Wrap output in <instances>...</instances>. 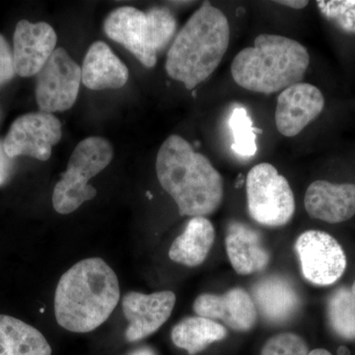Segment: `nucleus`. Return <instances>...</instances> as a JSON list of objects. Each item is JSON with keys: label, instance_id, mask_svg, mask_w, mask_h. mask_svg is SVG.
<instances>
[{"label": "nucleus", "instance_id": "f257e3e1", "mask_svg": "<svg viewBox=\"0 0 355 355\" xmlns=\"http://www.w3.org/2000/svg\"><path fill=\"white\" fill-rule=\"evenodd\" d=\"M120 297L113 268L102 259H85L71 266L58 282L55 319L67 331L90 333L109 319Z\"/></svg>", "mask_w": 355, "mask_h": 355}, {"label": "nucleus", "instance_id": "f03ea898", "mask_svg": "<svg viewBox=\"0 0 355 355\" xmlns=\"http://www.w3.org/2000/svg\"><path fill=\"white\" fill-rule=\"evenodd\" d=\"M156 174L182 216H209L221 205L220 173L180 135H173L163 142L156 158Z\"/></svg>", "mask_w": 355, "mask_h": 355}, {"label": "nucleus", "instance_id": "7ed1b4c3", "mask_svg": "<svg viewBox=\"0 0 355 355\" xmlns=\"http://www.w3.org/2000/svg\"><path fill=\"white\" fill-rule=\"evenodd\" d=\"M230 26L225 14L203 2L178 33L167 53L166 71L191 90L209 78L228 50Z\"/></svg>", "mask_w": 355, "mask_h": 355}, {"label": "nucleus", "instance_id": "20e7f679", "mask_svg": "<svg viewBox=\"0 0 355 355\" xmlns=\"http://www.w3.org/2000/svg\"><path fill=\"white\" fill-rule=\"evenodd\" d=\"M309 64V53L302 44L263 34L254 39L253 46L237 53L231 73L240 87L268 95L300 83Z\"/></svg>", "mask_w": 355, "mask_h": 355}, {"label": "nucleus", "instance_id": "39448f33", "mask_svg": "<svg viewBox=\"0 0 355 355\" xmlns=\"http://www.w3.org/2000/svg\"><path fill=\"white\" fill-rule=\"evenodd\" d=\"M113 147L102 137H88L76 146L70 156L67 171L55 184L53 205L60 214H69L84 202L97 196L89 180L99 174L111 163Z\"/></svg>", "mask_w": 355, "mask_h": 355}, {"label": "nucleus", "instance_id": "423d86ee", "mask_svg": "<svg viewBox=\"0 0 355 355\" xmlns=\"http://www.w3.org/2000/svg\"><path fill=\"white\" fill-rule=\"evenodd\" d=\"M246 193L250 216L261 225L279 227L294 216L295 198L291 184L270 163H260L250 170Z\"/></svg>", "mask_w": 355, "mask_h": 355}, {"label": "nucleus", "instance_id": "0eeeda50", "mask_svg": "<svg viewBox=\"0 0 355 355\" xmlns=\"http://www.w3.org/2000/svg\"><path fill=\"white\" fill-rule=\"evenodd\" d=\"M294 249L303 277L315 286H331L347 270V256L343 247L324 231H305L296 240Z\"/></svg>", "mask_w": 355, "mask_h": 355}, {"label": "nucleus", "instance_id": "6e6552de", "mask_svg": "<svg viewBox=\"0 0 355 355\" xmlns=\"http://www.w3.org/2000/svg\"><path fill=\"white\" fill-rule=\"evenodd\" d=\"M81 78V67L64 49H55L38 73L36 99L40 111L51 114L71 108L78 96Z\"/></svg>", "mask_w": 355, "mask_h": 355}, {"label": "nucleus", "instance_id": "1a4fd4ad", "mask_svg": "<svg viewBox=\"0 0 355 355\" xmlns=\"http://www.w3.org/2000/svg\"><path fill=\"white\" fill-rule=\"evenodd\" d=\"M62 135V123L53 114H26L11 125L4 140V151L9 158L29 156L46 161Z\"/></svg>", "mask_w": 355, "mask_h": 355}, {"label": "nucleus", "instance_id": "9d476101", "mask_svg": "<svg viewBox=\"0 0 355 355\" xmlns=\"http://www.w3.org/2000/svg\"><path fill=\"white\" fill-rule=\"evenodd\" d=\"M175 304L176 295L172 291L128 292L123 298V315L128 321L125 340L139 342L157 331L171 317Z\"/></svg>", "mask_w": 355, "mask_h": 355}, {"label": "nucleus", "instance_id": "9b49d317", "mask_svg": "<svg viewBox=\"0 0 355 355\" xmlns=\"http://www.w3.org/2000/svg\"><path fill=\"white\" fill-rule=\"evenodd\" d=\"M107 36L125 46L142 64L151 69L157 62L146 13L132 6L112 11L104 22Z\"/></svg>", "mask_w": 355, "mask_h": 355}, {"label": "nucleus", "instance_id": "f8f14e48", "mask_svg": "<svg viewBox=\"0 0 355 355\" xmlns=\"http://www.w3.org/2000/svg\"><path fill=\"white\" fill-rule=\"evenodd\" d=\"M324 108L319 88L310 83H296L282 91L275 108V125L286 137L299 135Z\"/></svg>", "mask_w": 355, "mask_h": 355}, {"label": "nucleus", "instance_id": "ddd939ff", "mask_svg": "<svg viewBox=\"0 0 355 355\" xmlns=\"http://www.w3.org/2000/svg\"><path fill=\"white\" fill-rule=\"evenodd\" d=\"M193 309L197 316L221 321L240 333L251 331L258 319L253 298L241 287H235L223 294H200L196 298Z\"/></svg>", "mask_w": 355, "mask_h": 355}, {"label": "nucleus", "instance_id": "4468645a", "mask_svg": "<svg viewBox=\"0 0 355 355\" xmlns=\"http://www.w3.org/2000/svg\"><path fill=\"white\" fill-rule=\"evenodd\" d=\"M58 37L46 22L21 20L14 32V67L21 77L36 76L55 51Z\"/></svg>", "mask_w": 355, "mask_h": 355}, {"label": "nucleus", "instance_id": "2eb2a0df", "mask_svg": "<svg viewBox=\"0 0 355 355\" xmlns=\"http://www.w3.org/2000/svg\"><path fill=\"white\" fill-rule=\"evenodd\" d=\"M306 211L312 218L336 224L355 216V184L313 182L304 198Z\"/></svg>", "mask_w": 355, "mask_h": 355}, {"label": "nucleus", "instance_id": "dca6fc26", "mask_svg": "<svg viewBox=\"0 0 355 355\" xmlns=\"http://www.w3.org/2000/svg\"><path fill=\"white\" fill-rule=\"evenodd\" d=\"M225 247L229 261L238 275L261 272L270 263V254L263 246L260 233L242 222H230Z\"/></svg>", "mask_w": 355, "mask_h": 355}, {"label": "nucleus", "instance_id": "f3484780", "mask_svg": "<svg viewBox=\"0 0 355 355\" xmlns=\"http://www.w3.org/2000/svg\"><path fill=\"white\" fill-rule=\"evenodd\" d=\"M252 294L257 310L272 323H284L291 319L300 306V298L291 282L279 275L257 282Z\"/></svg>", "mask_w": 355, "mask_h": 355}, {"label": "nucleus", "instance_id": "a211bd4d", "mask_svg": "<svg viewBox=\"0 0 355 355\" xmlns=\"http://www.w3.org/2000/svg\"><path fill=\"white\" fill-rule=\"evenodd\" d=\"M81 76L91 90L119 89L128 83V70L106 44L95 42L84 58Z\"/></svg>", "mask_w": 355, "mask_h": 355}, {"label": "nucleus", "instance_id": "6ab92c4d", "mask_svg": "<svg viewBox=\"0 0 355 355\" xmlns=\"http://www.w3.org/2000/svg\"><path fill=\"white\" fill-rule=\"evenodd\" d=\"M216 240V229L207 217H193L169 250V258L186 266H198L207 260Z\"/></svg>", "mask_w": 355, "mask_h": 355}, {"label": "nucleus", "instance_id": "aec40b11", "mask_svg": "<svg viewBox=\"0 0 355 355\" xmlns=\"http://www.w3.org/2000/svg\"><path fill=\"white\" fill-rule=\"evenodd\" d=\"M41 331L16 318L0 315V355H51Z\"/></svg>", "mask_w": 355, "mask_h": 355}, {"label": "nucleus", "instance_id": "412c9836", "mask_svg": "<svg viewBox=\"0 0 355 355\" xmlns=\"http://www.w3.org/2000/svg\"><path fill=\"white\" fill-rule=\"evenodd\" d=\"M225 327L207 318L188 317L173 327L172 342L179 349L196 355L214 343L220 342L227 336Z\"/></svg>", "mask_w": 355, "mask_h": 355}, {"label": "nucleus", "instance_id": "4be33fe9", "mask_svg": "<svg viewBox=\"0 0 355 355\" xmlns=\"http://www.w3.org/2000/svg\"><path fill=\"white\" fill-rule=\"evenodd\" d=\"M327 316L331 330L345 340H355V295L352 288H336L329 297Z\"/></svg>", "mask_w": 355, "mask_h": 355}, {"label": "nucleus", "instance_id": "5701e85b", "mask_svg": "<svg viewBox=\"0 0 355 355\" xmlns=\"http://www.w3.org/2000/svg\"><path fill=\"white\" fill-rule=\"evenodd\" d=\"M229 127L232 132L234 142L232 149L242 157H252L258 150L256 130L253 121L244 107H236L229 119Z\"/></svg>", "mask_w": 355, "mask_h": 355}, {"label": "nucleus", "instance_id": "b1692460", "mask_svg": "<svg viewBox=\"0 0 355 355\" xmlns=\"http://www.w3.org/2000/svg\"><path fill=\"white\" fill-rule=\"evenodd\" d=\"M154 46L157 53L171 42L177 30V20L170 9L154 6L147 11Z\"/></svg>", "mask_w": 355, "mask_h": 355}, {"label": "nucleus", "instance_id": "393cba45", "mask_svg": "<svg viewBox=\"0 0 355 355\" xmlns=\"http://www.w3.org/2000/svg\"><path fill=\"white\" fill-rule=\"evenodd\" d=\"M320 12L342 31L355 34V0H318Z\"/></svg>", "mask_w": 355, "mask_h": 355}, {"label": "nucleus", "instance_id": "a878e982", "mask_svg": "<svg viewBox=\"0 0 355 355\" xmlns=\"http://www.w3.org/2000/svg\"><path fill=\"white\" fill-rule=\"evenodd\" d=\"M309 347L302 336L282 333L266 340L261 355H309Z\"/></svg>", "mask_w": 355, "mask_h": 355}, {"label": "nucleus", "instance_id": "bb28decb", "mask_svg": "<svg viewBox=\"0 0 355 355\" xmlns=\"http://www.w3.org/2000/svg\"><path fill=\"white\" fill-rule=\"evenodd\" d=\"M13 51L2 35H0V86L10 81L15 76Z\"/></svg>", "mask_w": 355, "mask_h": 355}, {"label": "nucleus", "instance_id": "cd10ccee", "mask_svg": "<svg viewBox=\"0 0 355 355\" xmlns=\"http://www.w3.org/2000/svg\"><path fill=\"white\" fill-rule=\"evenodd\" d=\"M275 3L282 4V6L291 7L293 9H303L309 4L306 0H282V1H275Z\"/></svg>", "mask_w": 355, "mask_h": 355}, {"label": "nucleus", "instance_id": "c85d7f7f", "mask_svg": "<svg viewBox=\"0 0 355 355\" xmlns=\"http://www.w3.org/2000/svg\"><path fill=\"white\" fill-rule=\"evenodd\" d=\"M3 147L0 146V184L4 181L6 177V154L4 153Z\"/></svg>", "mask_w": 355, "mask_h": 355}, {"label": "nucleus", "instance_id": "c756f323", "mask_svg": "<svg viewBox=\"0 0 355 355\" xmlns=\"http://www.w3.org/2000/svg\"><path fill=\"white\" fill-rule=\"evenodd\" d=\"M128 355H157V354H156L155 350L151 349V347H142L133 350V352H130Z\"/></svg>", "mask_w": 355, "mask_h": 355}, {"label": "nucleus", "instance_id": "7c9ffc66", "mask_svg": "<svg viewBox=\"0 0 355 355\" xmlns=\"http://www.w3.org/2000/svg\"><path fill=\"white\" fill-rule=\"evenodd\" d=\"M309 355H333L329 350L324 349H316L311 350Z\"/></svg>", "mask_w": 355, "mask_h": 355}, {"label": "nucleus", "instance_id": "2f4dec72", "mask_svg": "<svg viewBox=\"0 0 355 355\" xmlns=\"http://www.w3.org/2000/svg\"><path fill=\"white\" fill-rule=\"evenodd\" d=\"M338 354L340 355H349V350L347 349V347H342L340 349H338Z\"/></svg>", "mask_w": 355, "mask_h": 355}, {"label": "nucleus", "instance_id": "473e14b6", "mask_svg": "<svg viewBox=\"0 0 355 355\" xmlns=\"http://www.w3.org/2000/svg\"><path fill=\"white\" fill-rule=\"evenodd\" d=\"M352 292H354V294L355 295V280H354V284H352Z\"/></svg>", "mask_w": 355, "mask_h": 355}]
</instances>
